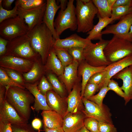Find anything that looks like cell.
Segmentation results:
<instances>
[{
  "mask_svg": "<svg viewBox=\"0 0 132 132\" xmlns=\"http://www.w3.org/2000/svg\"><path fill=\"white\" fill-rule=\"evenodd\" d=\"M109 90L107 86H103L100 89L98 94L92 96L88 100L100 106H102L103 99Z\"/></svg>",
  "mask_w": 132,
  "mask_h": 132,
  "instance_id": "836d02e7",
  "label": "cell"
},
{
  "mask_svg": "<svg viewBox=\"0 0 132 132\" xmlns=\"http://www.w3.org/2000/svg\"><path fill=\"white\" fill-rule=\"evenodd\" d=\"M37 88L39 91L46 96L48 91L53 90L52 85L44 76L42 78Z\"/></svg>",
  "mask_w": 132,
  "mask_h": 132,
  "instance_id": "74e56055",
  "label": "cell"
},
{
  "mask_svg": "<svg viewBox=\"0 0 132 132\" xmlns=\"http://www.w3.org/2000/svg\"><path fill=\"white\" fill-rule=\"evenodd\" d=\"M67 49L73 60L77 62L79 65L84 60L83 56L84 49V48L77 47L70 48Z\"/></svg>",
  "mask_w": 132,
  "mask_h": 132,
  "instance_id": "d6a6232c",
  "label": "cell"
},
{
  "mask_svg": "<svg viewBox=\"0 0 132 132\" xmlns=\"http://www.w3.org/2000/svg\"><path fill=\"white\" fill-rule=\"evenodd\" d=\"M132 65V54L106 66L105 74L99 86L100 89L104 86H107L109 81L115 75L126 67Z\"/></svg>",
  "mask_w": 132,
  "mask_h": 132,
  "instance_id": "7c38bea8",
  "label": "cell"
},
{
  "mask_svg": "<svg viewBox=\"0 0 132 132\" xmlns=\"http://www.w3.org/2000/svg\"><path fill=\"white\" fill-rule=\"evenodd\" d=\"M53 48L57 58L64 67L73 62V59L68 52L67 49Z\"/></svg>",
  "mask_w": 132,
  "mask_h": 132,
  "instance_id": "f1b7e54d",
  "label": "cell"
},
{
  "mask_svg": "<svg viewBox=\"0 0 132 132\" xmlns=\"http://www.w3.org/2000/svg\"><path fill=\"white\" fill-rule=\"evenodd\" d=\"M41 115L44 126L50 129L62 128L63 118L58 113L52 110H43Z\"/></svg>",
  "mask_w": 132,
  "mask_h": 132,
  "instance_id": "603a6c76",
  "label": "cell"
},
{
  "mask_svg": "<svg viewBox=\"0 0 132 132\" xmlns=\"http://www.w3.org/2000/svg\"><path fill=\"white\" fill-rule=\"evenodd\" d=\"M46 1L43 0H28L21 7L26 9L34 8L41 5Z\"/></svg>",
  "mask_w": 132,
  "mask_h": 132,
  "instance_id": "b9f144b4",
  "label": "cell"
},
{
  "mask_svg": "<svg viewBox=\"0 0 132 132\" xmlns=\"http://www.w3.org/2000/svg\"><path fill=\"white\" fill-rule=\"evenodd\" d=\"M86 117L83 112L66 113L63 118V130L65 132H79Z\"/></svg>",
  "mask_w": 132,
  "mask_h": 132,
  "instance_id": "e0dca14e",
  "label": "cell"
},
{
  "mask_svg": "<svg viewBox=\"0 0 132 132\" xmlns=\"http://www.w3.org/2000/svg\"><path fill=\"white\" fill-rule=\"evenodd\" d=\"M98 122V121L95 119L86 117L84 121V126L91 132H99Z\"/></svg>",
  "mask_w": 132,
  "mask_h": 132,
  "instance_id": "8d00e7d4",
  "label": "cell"
},
{
  "mask_svg": "<svg viewBox=\"0 0 132 132\" xmlns=\"http://www.w3.org/2000/svg\"><path fill=\"white\" fill-rule=\"evenodd\" d=\"M47 60V66L48 69L59 77L63 74L64 67L57 58L53 47L49 52Z\"/></svg>",
  "mask_w": 132,
  "mask_h": 132,
  "instance_id": "484cf974",
  "label": "cell"
},
{
  "mask_svg": "<svg viewBox=\"0 0 132 132\" xmlns=\"http://www.w3.org/2000/svg\"><path fill=\"white\" fill-rule=\"evenodd\" d=\"M98 17L99 18L98 22L94 26L91 30L87 33L88 36L87 38L91 41L102 39L101 33L103 29L114 20L111 17L102 18L99 16Z\"/></svg>",
  "mask_w": 132,
  "mask_h": 132,
  "instance_id": "d4e9b609",
  "label": "cell"
},
{
  "mask_svg": "<svg viewBox=\"0 0 132 132\" xmlns=\"http://www.w3.org/2000/svg\"><path fill=\"white\" fill-rule=\"evenodd\" d=\"M5 99L16 110L19 115L28 121L31 115V105L34 98L30 93L17 87L5 88Z\"/></svg>",
  "mask_w": 132,
  "mask_h": 132,
  "instance_id": "7a4b0ae2",
  "label": "cell"
},
{
  "mask_svg": "<svg viewBox=\"0 0 132 132\" xmlns=\"http://www.w3.org/2000/svg\"><path fill=\"white\" fill-rule=\"evenodd\" d=\"M131 5H132V0H116L113 7Z\"/></svg>",
  "mask_w": 132,
  "mask_h": 132,
  "instance_id": "7dc6e473",
  "label": "cell"
},
{
  "mask_svg": "<svg viewBox=\"0 0 132 132\" xmlns=\"http://www.w3.org/2000/svg\"><path fill=\"white\" fill-rule=\"evenodd\" d=\"M99 132H117V128L113 124L102 122H99Z\"/></svg>",
  "mask_w": 132,
  "mask_h": 132,
  "instance_id": "ab89813d",
  "label": "cell"
},
{
  "mask_svg": "<svg viewBox=\"0 0 132 132\" xmlns=\"http://www.w3.org/2000/svg\"><path fill=\"white\" fill-rule=\"evenodd\" d=\"M46 10L44 16L43 22L51 31L55 40L60 39L56 32L54 26V19L58 10L60 8L55 0H47Z\"/></svg>",
  "mask_w": 132,
  "mask_h": 132,
  "instance_id": "44dd1931",
  "label": "cell"
},
{
  "mask_svg": "<svg viewBox=\"0 0 132 132\" xmlns=\"http://www.w3.org/2000/svg\"><path fill=\"white\" fill-rule=\"evenodd\" d=\"M11 125L12 132H30L27 130L28 125L24 126Z\"/></svg>",
  "mask_w": 132,
  "mask_h": 132,
  "instance_id": "bcb514c9",
  "label": "cell"
},
{
  "mask_svg": "<svg viewBox=\"0 0 132 132\" xmlns=\"http://www.w3.org/2000/svg\"><path fill=\"white\" fill-rule=\"evenodd\" d=\"M106 66L96 67L88 64L84 60L79 65L78 76L82 77L81 95L83 97L84 89L90 78L95 74L104 69Z\"/></svg>",
  "mask_w": 132,
  "mask_h": 132,
  "instance_id": "7402d4cb",
  "label": "cell"
},
{
  "mask_svg": "<svg viewBox=\"0 0 132 132\" xmlns=\"http://www.w3.org/2000/svg\"><path fill=\"white\" fill-rule=\"evenodd\" d=\"M74 1V0H69L66 9L60 10L54 20V27L59 37L67 29L72 31L77 30V24Z\"/></svg>",
  "mask_w": 132,
  "mask_h": 132,
  "instance_id": "5b68a950",
  "label": "cell"
},
{
  "mask_svg": "<svg viewBox=\"0 0 132 132\" xmlns=\"http://www.w3.org/2000/svg\"><path fill=\"white\" fill-rule=\"evenodd\" d=\"M105 73V71L104 69L95 74L90 78L87 83H94L99 85L102 81Z\"/></svg>",
  "mask_w": 132,
  "mask_h": 132,
  "instance_id": "7bdbcfd3",
  "label": "cell"
},
{
  "mask_svg": "<svg viewBox=\"0 0 132 132\" xmlns=\"http://www.w3.org/2000/svg\"><path fill=\"white\" fill-rule=\"evenodd\" d=\"M81 1L84 3H87L89 2L91 0H81Z\"/></svg>",
  "mask_w": 132,
  "mask_h": 132,
  "instance_id": "680465c9",
  "label": "cell"
},
{
  "mask_svg": "<svg viewBox=\"0 0 132 132\" xmlns=\"http://www.w3.org/2000/svg\"><path fill=\"white\" fill-rule=\"evenodd\" d=\"M92 44L91 41L87 38H82L77 34L74 33L65 38H60L55 40L53 47L55 48L68 49L79 47L85 49Z\"/></svg>",
  "mask_w": 132,
  "mask_h": 132,
  "instance_id": "9a60e30c",
  "label": "cell"
},
{
  "mask_svg": "<svg viewBox=\"0 0 132 132\" xmlns=\"http://www.w3.org/2000/svg\"><path fill=\"white\" fill-rule=\"evenodd\" d=\"M0 121L20 126H26L28 122L19 115L5 99L0 104Z\"/></svg>",
  "mask_w": 132,
  "mask_h": 132,
  "instance_id": "4fadbf2b",
  "label": "cell"
},
{
  "mask_svg": "<svg viewBox=\"0 0 132 132\" xmlns=\"http://www.w3.org/2000/svg\"><path fill=\"white\" fill-rule=\"evenodd\" d=\"M132 12V5L113 7L112 17L114 20L119 19L122 16Z\"/></svg>",
  "mask_w": 132,
  "mask_h": 132,
  "instance_id": "4dcf8cb0",
  "label": "cell"
},
{
  "mask_svg": "<svg viewBox=\"0 0 132 132\" xmlns=\"http://www.w3.org/2000/svg\"><path fill=\"white\" fill-rule=\"evenodd\" d=\"M8 41L0 36V55H2L6 52L7 46Z\"/></svg>",
  "mask_w": 132,
  "mask_h": 132,
  "instance_id": "f6af8a7d",
  "label": "cell"
},
{
  "mask_svg": "<svg viewBox=\"0 0 132 132\" xmlns=\"http://www.w3.org/2000/svg\"><path fill=\"white\" fill-rule=\"evenodd\" d=\"M75 12L78 33H88L93 28V20L98 10L92 0L84 3L81 0H76Z\"/></svg>",
  "mask_w": 132,
  "mask_h": 132,
  "instance_id": "3957f363",
  "label": "cell"
},
{
  "mask_svg": "<svg viewBox=\"0 0 132 132\" xmlns=\"http://www.w3.org/2000/svg\"><path fill=\"white\" fill-rule=\"evenodd\" d=\"M109 41L102 39L84 49L83 56L85 61L96 67L106 66L111 64L107 60L103 51Z\"/></svg>",
  "mask_w": 132,
  "mask_h": 132,
  "instance_id": "52a82bcc",
  "label": "cell"
},
{
  "mask_svg": "<svg viewBox=\"0 0 132 132\" xmlns=\"http://www.w3.org/2000/svg\"><path fill=\"white\" fill-rule=\"evenodd\" d=\"M44 129L45 132H65L62 128L57 129H50L44 126Z\"/></svg>",
  "mask_w": 132,
  "mask_h": 132,
  "instance_id": "816d5d0a",
  "label": "cell"
},
{
  "mask_svg": "<svg viewBox=\"0 0 132 132\" xmlns=\"http://www.w3.org/2000/svg\"><path fill=\"white\" fill-rule=\"evenodd\" d=\"M79 65L77 62L73 60L71 64L64 67L63 74L59 77L69 94L74 85L80 79L81 77L78 76L77 74Z\"/></svg>",
  "mask_w": 132,
  "mask_h": 132,
  "instance_id": "d6986e66",
  "label": "cell"
},
{
  "mask_svg": "<svg viewBox=\"0 0 132 132\" xmlns=\"http://www.w3.org/2000/svg\"><path fill=\"white\" fill-rule=\"evenodd\" d=\"M112 78L122 80L123 84L121 88L125 94L124 99L126 105L130 100H132V65L126 67Z\"/></svg>",
  "mask_w": 132,
  "mask_h": 132,
  "instance_id": "ffe728a7",
  "label": "cell"
},
{
  "mask_svg": "<svg viewBox=\"0 0 132 132\" xmlns=\"http://www.w3.org/2000/svg\"><path fill=\"white\" fill-rule=\"evenodd\" d=\"M80 79L74 85L71 91L67 97L68 108L66 113L83 112L85 110L81 95V84L80 83Z\"/></svg>",
  "mask_w": 132,
  "mask_h": 132,
  "instance_id": "5bb4252c",
  "label": "cell"
},
{
  "mask_svg": "<svg viewBox=\"0 0 132 132\" xmlns=\"http://www.w3.org/2000/svg\"><path fill=\"white\" fill-rule=\"evenodd\" d=\"M40 71V67L37 63L34 64L32 68L28 72L23 74L26 80L31 81L34 80L39 75Z\"/></svg>",
  "mask_w": 132,
  "mask_h": 132,
  "instance_id": "d590c367",
  "label": "cell"
},
{
  "mask_svg": "<svg viewBox=\"0 0 132 132\" xmlns=\"http://www.w3.org/2000/svg\"><path fill=\"white\" fill-rule=\"evenodd\" d=\"M4 86L0 85V104L2 103L5 100L4 96L5 89Z\"/></svg>",
  "mask_w": 132,
  "mask_h": 132,
  "instance_id": "f907efd6",
  "label": "cell"
},
{
  "mask_svg": "<svg viewBox=\"0 0 132 132\" xmlns=\"http://www.w3.org/2000/svg\"><path fill=\"white\" fill-rule=\"evenodd\" d=\"M46 97L49 107L51 110L60 114L64 118L67 110V97H62L53 90L48 91Z\"/></svg>",
  "mask_w": 132,
  "mask_h": 132,
  "instance_id": "ac0fdd59",
  "label": "cell"
},
{
  "mask_svg": "<svg viewBox=\"0 0 132 132\" xmlns=\"http://www.w3.org/2000/svg\"><path fill=\"white\" fill-rule=\"evenodd\" d=\"M79 132H91L88 130L84 126H83Z\"/></svg>",
  "mask_w": 132,
  "mask_h": 132,
  "instance_id": "6f0895ef",
  "label": "cell"
},
{
  "mask_svg": "<svg viewBox=\"0 0 132 132\" xmlns=\"http://www.w3.org/2000/svg\"><path fill=\"white\" fill-rule=\"evenodd\" d=\"M119 19L117 23L107 26L101 34L102 35L112 34L129 41V33L132 25V12L122 16Z\"/></svg>",
  "mask_w": 132,
  "mask_h": 132,
  "instance_id": "8fae6325",
  "label": "cell"
},
{
  "mask_svg": "<svg viewBox=\"0 0 132 132\" xmlns=\"http://www.w3.org/2000/svg\"><path fill=\"white\" fill-rule=\"evenodd\" d=\"M103 51L107 60L111 63L132 54V42L114 35Z\"/></svg>",
  "mask_w": 132,
  "mask_h": 132,
  "instance_id": "277c9868",
  "label": "cell"
},
{
  "mask_svg": "<svg viewBox=\"0 0 132 132\" xmlns=\"http://www.w3.org/2000/svg\"><path fill=\"white\" fill-rule=\"evenodd\" d=\"M82 99L85 107L83 112L87 117L94 118L99 122L113 124L111 114L107 106L103 104L100 106L83 97Z\"/></svg>",
  "mask_w": 132,
  "mask_h": 132,
  "instance_id": "9c48e42d",
  "label": "cell"
},
{
  "mask_svg": "<svg viewBox=\"0 0 132 132\" xmlns=\"http://www.w3.org/2000/svg\"><path fill=\"white\" fill-rule=\"evenodd\" d=\"M2 1L0 0V23L5 20L15 17L18 15L17 8L19 5L17 0L15 1L14 7L10 10H7L3 8L2 5Z\"/></svg>",
  "mask_w": 132,
  "mask_h": 132,
  "instance_id": "f546056e",
  "label": "cell"
},
{
  "mask_svg": "<svg viewBox=\"0 0 132 132\" xmlns=\"http://www.w3.org/2000/svg\"><path fill=\"white\" fill-rule=\"evenodd\" d=\"M60 8L61 10H64L66 8L68 1L67 0H60Z\"/></svg>",
  "mask_w": 132,
  "mask_h": 132,
  "instance_id": "f5cc1de1",
  "label": "cell"
},
{
  "mask_svg": "<svg viewBox=\"0 0 132 132\" xmlns=\"http://www.w3.org/2000/svg\"><path fill=\"white\" fill-rule=\"evenodd\" d=\"M32 124L33 128L35 129L39 130L41 127L42 122L40 119L35 118L32 121Z\"/></svg>",
  "mask_w": 132,
  "mask_h": 132,
  "instance_id": "c3c4849f",
  "label": "cell"
},
{
  "mask_svg": "<svg viewBox=\"0 0 132 132\" xmlns=\"http://www.w3.org/2000/svg\"><path fill=\"white\" fill-rule=\"evenodd\" d=\"M116 0H107L109 5L112 8Z\"/></svg>",
  "mask_w": 132,
  "mask_h": 132,
  "instance_id": "db71d44e",
  "label": "cell"
},
{
  "mask_svg": "<svg viewBox=\"0 0 132 132\" xmlns=\"http://www.w3.org/2000/svg\"><path fill=\"white\" fill-rule=\"evenodd\" d=\"M107 86L109 90H112L119 96L124 99L125 98L124 92L119 86L117 82L115 80L111 79L109 81Z\"/></svg>",
  "mask_w": 132,
  "mask_h": 132,
  "instance_id": "f35d334b",
  "label": "cell"
},
{
  "mask_svg": "<svg viewBox=\"0 0 132 132\" xmlns=\"http://www.w3.org/2000/svg\"><path fill=\"white\" fill-rule=\"evenodd\" d=\"M129 41L132 42V25L131 27L129 32Z\"/></svg>",
  "mask_w": 132,
  "mask_h": 132,
  "instance_id": "11a10c76",
  "label": "cell"
},
{
  "mask_svg": "<svg viewBox=\"0 0 132 132\" xmlns=\"http://www.w3.org/2000/svg\"><path fill=\"white\" fill-rule=\"evenodd\" d=\"M46 1L38 7L28 9L18 6V15L23 19L29 31L43 22V20L46 7Z\"/></svg>",
  "mask_w": 132,
  "mask_h": 132,
  "instance_id": "30bf717a",
  "label": "cell"
},
{
  "mask_svg": "<svg viewBox=\"0 0 132 132\" xmlns=\"http://www.w3.org/2000/svg\"><path fill=\"white\" fill-rule=\"evenodd\" d=\"M28 0H18L17 1L18 4L19 6H21L23 4L25 3Z\"/></svg>",
  "mask_w": 132,
  "mask_h": 132,
  "instance_id": "9f6ffc18",
  "label": "cell"
},
{
  "mask_svg": "<svg viewBox=\"0 0 132 132\" xmlns=\"http://www.w3.org/2000/svg\"><path fill=\"white\" fill-rule=\"evenodd\" d=\"M6 53L7 55L25 58L34 56L36 53L31 47L26 34L8 41Z\"/></svg>",
  "mask_w": 132,
  "mask_h": 132,
  "instance_id": "ba28073f",
  "label": "cell"
},
{
  "mask_svg": "<svg viewBox=\"0 0 132 132\" xmlns=\"http://www.w3.org/2000/svg\"><path fill=\"white\" fill-rule=\"evenodd\" d=\"M47 78L53 90L62 97H66V88L56 77L53 74L50 73L48 75Z\"/></svg>",
  "mask_w": 132,
  "mask_h": 132,
  "instance_id": "83f0119b",
  "label": "cell"
},
{
  "mask_svg": "<svg viewBox=\"0 0 132 132\" xmlns=\"http://www.w3.org/2000/svg\"><path fill=\"white\" fill-rule=\"evenodd\" d=\"M15 0H3L2 1V5L5 9L9 8L11 7V5Z\"/></svg>",
  "mask_w": 132,
  "mask_h": 132,
  "instance_id": "681fc988",
  "label": "cell"
},
{
  "mask_svg": "<svg viewBox=\"0 0 132 132\" xmlns=\"http://www.w3.org/2000/svg\"><path fill=\"white\" fill-rule=\"evenodd\" d=\"M0 65L5 68L24 72L30 70L31 63L29 61L21 58L6 55L1 58Z\"/></svg>",
  "mask_w": 132,
  "mask_h": 132,
  "instance_id": "2e32d148",
  "label": "cell"
},
{
  "mask_svg": "<svg viewBox=\"0 0 132 132\" xmlns=\"http://www.w3.org/2000/svg\"><path fill=\"white\" fill-rule=\"evenodd\" d=\"M0 132H12L11 124L7 122L0 121Z\"/></svg>",
  "mask_w": 132,
  "mask_h": 132,
  "instance_id": "ee69618b",
  "label": "cell"
},
{
  "mask_svg": "<svg viewBox=\"0 0 132 132\" xmlns=\"http://www.w3.org/2000/svg\"><path fill=\"white\" fill-rule=\"evenodd\" d=\"M92 1L98 9V16L102 18L111 17L112 8L107 0H92Z\"/></svg>",
  "mask_w": 132,
  "mask_h": 132,
  "instance_id": "4316f807",
  "label": "cell"
},
{
  "mask_svg": "<svg viewBox=\"0 0 132 132\" xmlns=\"http://www.w3.org/2000/svg\"><path fill=\"white\" fill-rule=\"evenodd\" d=\"M25 86L34 97V102L32 107L33 110L36 111L51 110L47 104L46 96L39 91L36 84H28Z\"/></svg>",
  "mask_w": 132,
  "mask_h": 132,
  "instance_id": "cb8c5ba5",
  "label": "cell"
},
{
  "mask_svg": "<svg viewBox=\"0 0 132 132\" xmlns=\"http://www.w3.org/2000/svg\"><path fill=\"white\" fill-rule=\"evenodd\" d=\"M5 72L10 78L14 82L23 86V82L21 76L13 70L7 68H4Z\"/></svg>",
  "mask_w": 132,
  "mask_h": 132,
  "instance_id": "60d3db41",
  "label": "cell"
},
{
  "mask_svg": "<svg viewBox=\"0 0 132 132\" xmlns=\"http://www.w3.org/2000/svg\"><path fill=\"white\" fill-rule=\"evenodd\" d=\"M100 89L99 85L92 83H87L84 89L83 97L88 100Z\"/></svg>",
  "mask_w": 132,
  "mask_h": 132,
  "instance_id": "e575fe53",
  "label": "cell"
},
{
  "mask_svg": "<svg viewBox=\"0 0 132 132\" xmlns=\"http://www.w3.org/2000/svg\"><path fill=\"white\" fill-rule=\"evenodd\" d=\"M0 23V37L9 41L26 34L28 31L24 19L18 15L5 20Z\"/></svg>",
  "mask_w": 132,
  "mask_h": 132,
  "instance_id": "8992f818",
  "label": "cell"
},
{
  "mask_svg": "<svg viewBox=\"0 0 132 132\" xmlns=\"http://www.w3.org/2000/svg\"><path fill=\"white\" fill-rule=\"evenodd\" d=\"M0 85L5 88L13 86L23 89H25V88L13 81L8 76L6 72L1 68L0 69Z\"/></svg>",
  "mask_w": 132,
  "mask_h": 132,
  "instance_id": "1f68e13d",
  "label": "cell"
},
{
  "mask_svg": "<svg viewBox=\"0 0 132 132\" xmlns=\"http://www.w3.org/2000/svg\"><path fill=\"white\" fill-rule=\"evenodd\" d=\"M27 35L32 48L45 64L55 41L50 30L43 22L29 31Z\"/></svg>",
  "mask_w": 132,
  "mask_h": 132,
  "instance_id": "6da1fadb",
  "label": "cell"
}]
</instances>
